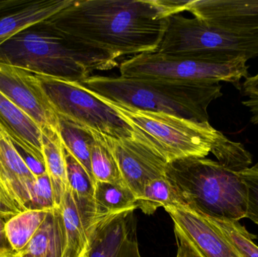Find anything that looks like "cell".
I'll return each instance as SVG.
<instances>
[{
	"instance_id": "cell-1",
	"label": "cell",
	"mask_w": 258,
	"mask_h": 257,
	"mask_svg": "<svg viewBox=\"0 0 258 257\" xmlns=\"http://www.w3.org/2000/svg\"><path fill=\"white\" fill-rule=\"evenodd\" d=\"M180 0H79L48 18L57 30L116 59L157 51Z\"/></svg>"
},
{
	"instance_id": "cell-2",
	"label": "cell",
	"mask_w": 258,
	"mask_h": 257,
	"mask_svg": "<svg viewBox=\"0 0 258 257\" xmlns=\"http://www.w3.org/2000/svg\"><path fill=\"white\" fill-rule=\"evenodd\" d=\"M0 63L70 81L118 66L110 54L74 40L48 19L19 32L0 46Z\"/></svg>"
},
{
	"instance_id": "cell-3",
	"label": "cell",
	"mask_w": 258,
	"mask_h": 257,
	"mask_svg": "<svg viewBox=\"0 0 258 257\" xmlns=\"http://www.w3.org/2000/svg\"><path fill=\"white\" fill-rule=\"evenodd\" d=\"M80 83L108 102L199 122H209V105L223 95L220 84L165 78L91 75Z\"/></svg>"
},
{
	"instance_id": "cell-4",
	"label": "cell",
	"mask_w": 258,
	"mask_h": 257,
	"mask_svg": "<svg viewBox=\"0 0 258 257\" xmlns=\"http://www.w3.org/2000/svg\"><path fill=\"white\" fill-rule=\"evenodd\" d=\"M165 178L188 207L209 218L238 222L246 218L248 190L239 172L207 158L168 163Z\"/></svg>"
},
{
	"instance_id": "cell-5",
	"label": "cell",
	"mask_w": 258,
	"mask_h": 257,
	"mask_svg": "<svg viewBox=\"0 0 258 257\" xmlns=\"http://www.w3.org/2000/svg\"><path fill=\"white\" fill-rule=\"evenodd\" d=\"M101 100L128 122L136 138L168 163L182 158H206L230 140L209 122H194L166 113L134 110Z\"/></svg>"
},
{
	"instance_id": "cell-6",
	"label": "cell",
	"mask_w": 258,
	"mask_h": 257,
	"mask_svg": "<svg viewBox=\"0 0 258 257\" xmlns=\"http://www.w3.org/2000/svg\"><path fill=\"white\" fill-rule=\"evenodd\" d=\"M247 60L230 55L175 56L157 52L131 57L119 65L121 76L156 78L202 84L230 83L238 90L249 76Z\"/></svg>"
},
{
	"instance_id": "cell-7",
	"label": "cell",
	"mask_w": 258,
	"mask_h": 257,
	"mask_svg": "<svg viewBox=\"0 0 258 257\" xmlns=\"http://www.w3.org/2000/svg\"><path fill=\"white\" fill-rule=\"evenodd\" d=\"M156 52L165 55L258 56V33H236L180 14L168 18L166 30Z\"/></svg>"
},
{
	"instance_id": "cell-8",
	"label": "cell",
	"mask_w": 258,
	"mask_h": 257,
	"mask_svg": "<svg viewBox=\"0 0 258 257\" xmlns=\"http://www.w3.org/2000/svg\"><path fill=\"white\" fill-rule=\"evenodd\" d=\"M33 74L57 116L106 137H133V128L128 122L81 83Z\"/></svg>"
},
{
	"instance_id": "cell-9",
	"label": "cell",
	"mask_w": 258,
	"mask_h": 257,
	"mask_svg": "<svg viewBox=\"0 0 258 257\" xmlns=\"http://www.w3.org/2000/svg\"><path fill=\"white\" fill-rule=\"evenodd\" d=\"M0 92L30 116L42 134H59V118L33 72L0 63Z\"/></svg>"
},
{
	"instance_id": "cell-10",
	"label": "cell",
	"mask_w": 258,
	"mask_h": 257,
	"mask_svg": "<svg viewBox=\"0 0 258 257\" xmlns=\"http://www.w3.org/2000/svg\"><path fill=\"white\" fill-rule=\"evenodd\" d=\"M98 134L113 154L125 184L136 199L147 183L165 177L168 163L135 136L115 139Z\"/></svg>"
},
{
	"instance_id": "cell-11",
	"label": "cell",
	"mask_w": 258,
	"mask_h": 257,
	"mask_svg": "<svg viewBox=\"0 0 258 257\" xmlns=\"http://www.w3.org/2000/svg\"><path fill=\"white\" fill-rule=\"evenodd\" d=\"M135 211L94 220L89 227V250L84 257H142Z\"/></svg>"
},
{
	"instance_id": "cell-12",
	"label": "cell",
	"mask_w": 258,
	"mask_h": 257,
	"mask_svg": "<svg viewBox=\"0 0 258 257\" xmlns=\"http://www.w3.org/2000/svg\"><path fill=\"white\" fill-rule=\"evenodd\" d=\"M36 179L0 122V197L18 214L28 211Z\"/></svg>"
},
{
	"instance_id": "cell-13",
	"label": "cell",
	"mask_w": 258,
	"mask_h": 257,
	"mask_svg": "<svg viewBox=\"0 0 258 257\" xmlns=\"http://www.w3.org/2000/svg\"><path fill=\"white\" fill-rule=\"evenodd\" d=\"M185 12L224 30L258 33V0H189Z\"/></svg>"
},
{
	"instance_id": "cell-14",
	"label": "cell",
	"mask_w": 258,
	"mask_h": 257,
	"mask_svg": "<svg viewBox=\"0 0 258 257\" xmlns=\"http://www.w3.org/2000/svg\"><path fill=\"white\" fill-rule=\"evenodd\" d=\"M204 257H239L209 217L185 205L164 208Z\"/></svg>"
},
{
	"instance_id": "cell-15",
	"label": "cell",
	"mask_w": 258,
	"mask_h": 257,
	"mask_svg": "<svg viewBox=\"0 0 258 257\" xmlns=\"http://www.w3.org/2000/svg\"><path fill=\"white\" fill-rule=\"evenodd\" d=\"M73 0L0 1V46L24 29L54 16Z\"/></svg>"
},
{
	"instance_id": "cell-16",
	"label": "cell",
	"mask_w": 258,
	"mask_h": 257,
	"mask_svg": "<svg viewBox=\"0 0 258 257\" xmlns=\"http://www.w3.org/2000/svg\"><path fill=\"white\" fill-rule=\"evenodd\" d=\"M0 122L17 147L45 165L42 130L30 116L1 92Z\"/></svg>"
},
{
	"instance_id": "cell-17",
	"label": "cell",
	"mask_w": 258,
	"mask_h": 257,
	"mask_svg": "<svg viewBox=\"0 0 258 257\" xmlns=\"http://www.w3.org/2000/svg\"><path fill=\"white\" fill-rule=\"evenodd\" d=\"M60 208L66 238L63 257H84L89 248V227L93 214L77 203L70 187L63 195Z\"/></svg>"
},
{
	"instance_id": "cell-18",
	"label": "cell",
	"mask_w": 258,
	"mask_h": 257,
	"mask_svg": "<svg viewBox=\"0 0 258 257\" xmlns=\"http://www.w3.org/2000/svg\"><path fill=\"white\" fill-rule=\"evenodd\" d=\"M66 247L60 207L51 210L27 245L15 257H63Z\"/></svg>"
},
{
	"instance_id": "cell-19",
	"label": "cell",
	"mask_w": 258,
	"mask_h": 257,
	"mask_svg": "<svg viewBox=\"0 0 258 257\" xmlns=\"http://www.w3.org/2000/svg\"><path fill=\"white\" fill-rule=\"evenodd\" d=\"M45 170L49 177L56 205L60 207L68 185L64 147L57 133L42 134Z\"/></svg>"
},
{
	"instance_id": "cell-20",
	"label": "cell",
	"mask_w": 258,
	"mask_h": 257,
	"mask_svg": "<svg viewBox=\"0 0 258 257\" xmlns=\"http://www.w3.org/2000/svg\"><path fill=\"white\" fill-rule=\"evenodd\" d=\"M94 220L130 209H138L137 199L127 187L96 181L94 193Z\"/></svg>"
},
{
	"instance_id": "cell-21",
	"label": "cell",
	"mask_w": 258,
	"mask_h": 257,
	"mask_svg": "<svg viewBox=\"0 0 258 257\" xmlns=\"http://www.w3.org/2000/svg\"><path fill=\"white\" fill-rule=\"evenodd\" d=\"M58 118L59 135L63 147L86 168L95 181L91 168V149L94 142L92 133L61 116H58Z\"/></svg>"
},
{
	"instance_id": "cell-22",
	"label": "cell",
	"mask_w": 258,
	"mask_h": 257,
	"mask_svg": "<svg viewBox=\"0 0 258 257\" xmlns=\"http://www.w3.org/2000/svg\"><path fill=\"white\" fill-rule=\"evenodd\" d=\"M136 204L144 214L152 215L161 207L182 205V200L174 186L163 177L147 183Z\"/></svg>"
},
{
	"instance_id": "cell-23",
	"label": "cell",
	"mask_w": 258,
	"mask_h": 257,
	"mask_svg": "<svg viewBox=\"0 0 258 257\" xmlns=\"http://www.w3.org/2000/svg\"><path fill=\"white\" fill-rule=\"evenodd\" d=\"M50 211H29L8 219L6 233L15 253L21 251L40 227Z\"/></svg>"
},
{
	"instance_id": "cell-24",
	"label": "cell",
	"mask_w": 258,
	"mask_h": 257,
	"mask_svg": "<svg viewBox=\"0 0 258 257\" xmlns=\"http://www.w3.org/2000/svg\"><path fill=\"white\" fill-rule=\"evenodd\" d=\"M91 133L94 137L91 149V168L95 181L127 187L117 162L109 148L98 133Z\"/></svg>"
},
{
	"instance_id": "cell-25",
	"label": "cell",
	"mask_w": 258,
	"mask_h": 257,
	"mask_svg": "<svg viewBox=\"0 0 258 257\" xmlns=\"http://www.w3.org/2000/svg\"><path fill=\"white\" fill-rule=\"evenodd\" d=\"M64 152L68 185L74 197L80 205L94 208L95 181L86 168L65 149Z\"/></svg>"
},
{
	"instance_id": "cell-26",
	"label": "cell",
	"mask_w": 258,
	"mask_h": 257,
	"mask_svg": "<svg viewBox=\"0 0 258 257\" xmlns=\"http://www.w3.org/2000/svg\"><path fill=\"white\" fill-rule=\"evenodd\" d=\"M209 220L219 229L238 256L258 257V246L254 242L256 236L250 234L244 226H241L238 222L224 221L212 218Z\"/></svg>"
},
{
	"instance_id": "cell-27",
	"label": "cell",
	"mask_w": 258,
	"mask_h": 257,
	"mask_svg": "<svg viewBox=\"0 0 258 257\" xmlns=\"http://www.w3.org/2000/svg\"><path fill=\"white\" fill-rule=\"evenodd\" d=\"M56 208L59 207L56 205L49 177L47 173L38 177L33 185L28 211H51Z\"/></svg>"
},
{
	"instance_id": "cell-28",
	"label": "cell",
	"mask_w": 258,
	"mask_h": 257,
	"mask_svg": "<svg viewBox=\"0 0 258 257\" xmlns=\"http://www.w3.org/2000/svg\"><path fill=\"white\" fill-rule=\"evenodd\" d=\"M239 174L248 190L246 218L258 225V163Z\"/></svg>"
},
{
	"instance_id": "cell-29",
	"label": "cell",
	"mask_w": 258,
	"mask_h": 257,
	"mask_svg": "<svg viewBox=\"0 0 258 257\" xmlns=\"http://www.w3.org/2000/svg\"><path fill=\"white\" fill-rule=\"evenodd\" d=\"M240 92L243 98H246L242 104L251 113V123L258 125V72L244 80L241 84Z\"/></svg>"
},
{
	"instance_id": "cell-30",
	"label": "cell",
	"mask_w": 258,
	"mask_h": 257,
	"mask_svg": "<svg viewBox=\"0 0 258 257\" xmlns=\"http://www.w3.org/2000/svg\"><path fill=\"white\" fill-rule=\"evenodd\" d=\"M174 232L177 246L176 257H204L175 225H174Z\"/></svg>"
},
{
	"instance_id": "cell-31",
	"label": "cell",
	"mask_w": 258,
	"mask_h": 257,
	"mask_svg": "<svg viewBox=\"0 0 258 257\" xmlns=\"http://www.w3.org/2000/svg\"><path fill=\"white\" fill-rule=\"evenodd\" d=\"M7 217L0 215V257H15V253L12 248L6 233V223Z\"/></svg>"
},
{
	"instance_id": "cell-32",
	"label": "cell",
	"mask_w": 258,
	"mask_h": 257,
	"mask_svg": "<svg viewBox=\"0 0 258 257\" xmlns=\"http://www.w3.org/2000/svg\"><path fill=\"white\" fill-rule=\"evenodd\" d=\"M16 214H18V213L14 211V210H12V208H9V207L3 202L1 197H0V215L7 217V218H10V217H13V216L16 215Z\"/></svg>"
}]
</instances>
